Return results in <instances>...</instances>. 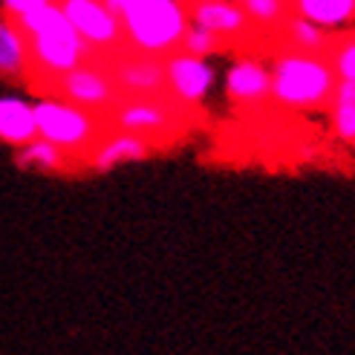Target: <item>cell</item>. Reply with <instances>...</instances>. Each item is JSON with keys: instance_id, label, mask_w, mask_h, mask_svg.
<instances>
[{"instance_id": "6da1fadb", "label": "cell", "mask_w": 355, "mask_h": 355, "mask_svg": "<svg viewBox=\"0 0 355 355\" xmlns=\"http://www.w3.org/2000/svg\"><path fill=\"white\" fill-rule=\"evenodd\" d=\"M17 24H21L29 46V90H35L38 96H46L49 87L64 73L93 58L84 41L78 38V32L69 26L64 12L58 9V3L29 12Z\"/></svg>"}, {"instance_id": "7a4b0ae2", "label": "cell", "mask_w": 355, "mask_h": 355, "mask_svg": "<svg viewBox=\"0 0 355 355\" xmlns=\"http://www.w3.org/2000/svg\"><path fill=\"white\" fill-rule=\"evenodd\" d=\"M121 24L124 52L168 58L191 26L182 0H104Z\"/></svg>"}, {"instance_id": "3957f363", "label": "cell", "mask_w": 355, "mask_h": 355, "mask_svg": "<svg viewBox=\"0 0 355 355\" xmlns=\"http://www.w3.org/2000/svg\"><path fill=\"white\" fill-rule=\"evenodd\" d=\"M272 69V98L283 110H329L335 90V69L327 55H306V52L280 49L269 64Z\"/></svg>"}, {"instance_id": "277c9868", "label": "cell", "mask_w": 355, "mask_h": 355, "mask_svg": "<svg viewBox=\"0 0 355 355\" xmlns=\"http://www.w3.org/2000/svg\"><path fill=\"white\" fill-rule=\"evenodd\" d=\"M35 107V128L38 136L61 148L67 156H73L78 165H84L87 153L98 141V136L110 128L107 116L90 113L84 107H76L58 96H38L32 101Z\"/></svg>"}, {"instance_id": "5b68a950", "label": "cell", "mask_w": 355, "mask_h": 355, "mask_svg": "<svg viewBox=\"0 0 355 355\" xmlns=\"http://www.w3.org/2000/svg\"><path fill=\"white\" fill-rule=\"evenodd\" d=\"M193 110L176 104L173 98H121L107 116L116 130H128L150 139L162 150L165 145L180 141L193 128Z\"/></svg>"}, {"instance_id": "8992f818", "label": "cell", "mask_w": 355, "mask_h": 355, "mask_svg": "<svg viewBox=\"0 0 355 355\" xmlns=\"http://www.w3.org/2000/svg\"><path fill=\"white\" fill-rule=\"evenodd\" d=\"M46 96H58L69 104H76V107H84L98 116H110V110L121 101L110 76V67L104 58L81 61L78 67H73L52 84Z\"/></svg>"}, {"instance_id": "52a82bcc", "label": "cell", "mask_w": 355, "mask_h": 355, "mask_svg": "<svg viewBox=\"0 0 355 355\" xmlns=\"http://www.w3.org/2000/svg\"><path fill=\"white\" fill-rule=\"evenodd\" d=\"M93 58L110 61L124 52L121 24L104 0H55Z\"/></svg>"}, {"instance_id": "ba28073f", "label": "cell", "mask_w": 355, "mask_h": 355, "mask_svg": "<svg viewBox=\"0 0 355 355\" xmlns=\"http://www.w3.org/2000/svg\"><path fill=\"white\" fill-rule=\"evenodd\" d=\"M188 24L214 32L225 49H252L263 44V35L245 17L234 0H182Z\"/></svg>"}, {"instance_id": "9c48e42d", "label": "cell", "mask_w": 355, "mask_h": 355, "mask_svg": "<svg viewBox=\"0 0 355 355\" xmlns=\"http://www.w3.org/2000/svg\"><path fill=\"white\" fill-rule=\"evenodd\" d=\"M119 98H168L165 58L139 55V52H119L107 61Z\"/></svg>"}, {"instance_id": "30bf717a", "label": "cell", "mask_w": 355, "mask_h": 355, "mask_svg": "<svg viewBox=\"0 0 355 355\" xmlns=\"http://www.w3.org/2000/svg\"><path fill=\"white\" fill-rule=\"evenodd\" d=\"M165 78L168 98H173L188 110H197L208 98L211 87H214V67L208 64V58H197L176 49L165 58Z\"/></svg>"}, {"instance_id": "8fae6325", "label": "cell", "mask_w": 355, "mask_h": 355, "mask_svg": "<svg viewBox=\"0 0 355 355\" xmlns=\"http://www.w3.org/2000/svg\"><path fill=\"white\" fill-rule=\"evenodd\" d=\"M225 96L240 110H257L272 98V69L260 55H243L225 76Z\"/></svg>"}, {"instance_id": "7c38bea8", "label": "cell", "mask_w": 355, "mask_h": 355, "mask_svg": "<svg viewBox=\"0 0 355 355\" xmlns=\"http://www.w3.org/2000/svg\"><path fill=\"white\" fill-rule=\"evenodd\" d=\"M159 150V145H153L150 139L145 136H136V133H128V130H116V128H107L98 141L90 148L84 159V168L90 171H113L119 165H128V162H139V159H148Z\"/></svg>"}, {"instance_id": "4fadbf2b", "label": "cell", "mask_w": 355, "mask_h": 355, "mask_svg": "<svg viewBox=\"0 0 355 355\" xmlns=\"http://www.w3.org/2000/svg\"><path fill=\"white\" fill-rule=\"evenodd\" d=\"M332 41V32L309 24L306 17L289 12L283 17V24L272 32V49H286V52H306V55H327Z\"/></svg>"}, {"instance_id": "5bb4252c", "label": "cell", "mask_w": 355, "mask_h": 355, "mask_svg": "<svg viewBox=\"0 0 355 355\" xmlns=\"http://www.w3.org/2000/svg\"><path fill=\"white\" fill-rule=\"evenodd\" d=\"M0 81L29 87V46L21 24L0 12Z\"/></svg>"}, {"instance_id": "9a60e30c", "label": "cell", "mask_w": 355, "mask_h": 355, "mask_svg": "<svg viewBox=\"0 0 355 355\" xmlns=\"http://www.w3.org/2000/svg\"><path fill=\"white\" fill-rule=\"evenodd\" d=\"M32 139H38L32 101L17 96H3L0 98V141L17 150Z\"/></svg>"}, {"instance_id": "2e32d148", "label": "cell", "mask_w": 355, "mask_h": 355, "mask_svg": "<svg viewBox=\"0 0 355 355\" xmlns=\"http://www.w3.org/2000/svg\"><path fill=\"white\" fill-rule=\"evenodd\" d=\"M15 159L24 171H35V173H76L81 168L73 156H67L61 148H55L41 136L26 141L24 148H17Z\"/></svg>"}, {"instance_id": "e0dca14e", "label": "cell", "mask_w": 355, "mask_h": 355, "mask_svg": "<svg viewBox=\"0 0 355 355\" xmlns=\"http://www.w3.org/2000/svg\"><path fill=\"white\" fill-rule=\"evenodd\" d=\"M289 9L327 32H344L355 21V0H289Z\"/></svg>"}, {"instance_id": "ac0fdd59", "label": "cell", "mask_w": 355, "mask_h": 355, "mask_svg": "<svg viewBox=\"0 0 355 355\" xmlns=\"http://www.w3.org/2000/svg\"><path fill=\"white\" fill-rule=\"evenodd\" d=\"M234 3L245 12V17L254 24L263 38H272V32L283 24V17L292 12L289 0H234Z\"/></svg>"}, {"instance_id": "d6986e66", "label": "cell", "mask_w": 355, "mask_h": 355, "mask_svg": "<svg viewBox=\"0 0 355 355\" xmlns=\"http://www.w3.org/2000/svg\"><path fill=\"white\" fill-rule=\"evenodd\" d=\"M327 61L335 69V76L344 81H355V32H332V41L327 49Z\"/></svg>"}, {"instance_id": "ffe728a7", "label": "cell", "mask_w": 355, "mask_h": 355, "mask_svg": "<svg viewBox=\"0 0 355 355\" xmlns=\"http://www.w3.org/2000/svg\"><path fill=\"white\" fill-rule=\"evenodd\" d=\"M180 49L188 52V55H197V58H211V55H217V52H225V44L217 38L214 32L191 24L185 29V35H182Z\"/></svg>"}, {"instance_id": "44dd1931", "label": "cell", "mask_w": 355, "mask_h": 355, "mask_svg": "<svg viewBox=\"0 0 355 355\" xmlns=\"http://www.w3.org/2000/svg\"><path fill=\"white\" fill-rule=\"evenodd\" d=\"M329 119H332V133L338 136L344 145L355 148V107L335 104V107H329Z\"/></svg>"}, {"instance_id": "7402d4cb", "label": "cell", "mask_w": 355, "mask_h": 355, "mask_svg": "<svg viewBox=\"0 0 355 355\" xmlns=\"http://www.w3.org/2000/svg\"><path fill=\"white\" fill-rule=\"evenodd\" d=\"M49 3H55V0H0V12H6L15 21H21L29 12H38Z\"/></svg>"}, {"instance_id": "603a6c76", "label": "cell", "mask_w": 355, "mask_h": 355, "mask_svg": "<svg viewBox=\"0 0 355 355\" xmlns=\"http://www.w3.org/2000/svg\"><path fill=\"white\" fill-rule=\"evenodd\" d=\"M335 104H347V107H355V81H344V78L335 81L329 107H335Z\"/></svg>"}]
</instances>
